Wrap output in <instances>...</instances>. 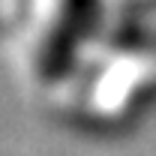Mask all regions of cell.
Returning <instances> with one entry per match:
<instances>
[{
  "instance_id": "6da1fadb",
  "label": "cell",
  "mask_w": 156,
  "mask_h": 156,
  "mask_svg": "<svg viewBox=\"0 0 156 156\" xmlns=\"http://www.w3.org/2000/svg\"><path fill=\"white\" fill-rule=\"evenodd\" d=\"M102 24V0H60L57 15L36 54V75L45 84H57L72 72L84 42L96 36Z\"/></svg>"
}]
</instances>
